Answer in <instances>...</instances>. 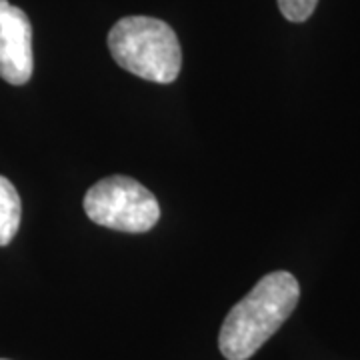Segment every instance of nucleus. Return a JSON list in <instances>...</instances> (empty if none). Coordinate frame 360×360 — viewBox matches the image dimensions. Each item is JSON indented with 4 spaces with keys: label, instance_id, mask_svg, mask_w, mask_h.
I'll return each mask as SVG.
<instances>
[{
    "label": "nucleus",
    "instance_id": "39448f33",
    "mask_svg": "<svg viewBox=\"0 0 360 360\" xmlns=\"http://www.w3.org/2000/svg\"><path fill=\"white\" fill-rule=\"evenodd\" d=\"M22 205L14 184L0 176V246H6L14 238L20 226Z\"/></svg>",
    "mask_w": 360,
    "mask_h": 360
},
{
    "label": "nucleus",
    "instance_id": "f03ea898",
    "mask_svg": "<svg viewBox=\"0 0 360 360\" xmlns=\"http://www.w3.org/2000/svg\"><path fill=\"white\" fill-rule=\"evenodd\" d=\"M108 49L115 63L134 77L156 84L174 82L182 68L176 32L150 16H127L108 32Z\"/></svg>",
    "mask_w": 360,
    "mask_h": 360
},
{
    "label": "nucleus",
    "instance_id": "7ed1b4c3",
    "mask_svg": "<svg viewBox=\"0 0 360 360\" xmlns=\"http://www.w3.org/2000/svg\"><path fill=\"white\" fill-rule=\"evenodd\" d=\"M82 206L92 222L118 232H148L160 219L155 194L129 176L98 180L84 194Z\"/></svg>",
    "mask_w": 360,
    "mask_h": 360
},
{
    "label": "nucleus",
    "instance_id": "f257e3e1",
    "mask_svg": "<svg viewBox=\"0 0 360 360\" xmlns=\"http://www.w3.org/2000/svg\"><path fill=\"white\" fill-rule=\"evenodd\" d=\"M300 298L298 281L286 270L262 276L248 295L238 300L222 322L219 347L226 360H248L284 321Z\"/></svg>",
    "mask_w": 360,
    "mask_h": 360
},
{
    "label": "nucleus",
    "instance_id": "423d86ee",
    "mask_svg": "<svg viewBox=\"0 0 360 360\" xmlns=\"http://www.w3.org/2000/svg\"><path fill=\"white\" fill-rule=\"evenodd\" d=\"M319 0H278V8L286 20L290 22H304L309 20Z\"/></svg>",
    "mask_w": 360,
    "mask_h": 360
},
{
    "label": "nucleus",
    "instance_id": "20e7f679",
    "mask_svg": "<svg viewBox=\"0 0 360 360\" xmlns=\"http://www.w3.org/2000/svg\"><path fill=\"white\" fill-rule=\"evenodd\" d=\"M32 25L22 8L0 0V78L22 86L32 77Z\"/></svg>",
    "mask_w": 360,
    "mask_h": 360
}]
</instances>
